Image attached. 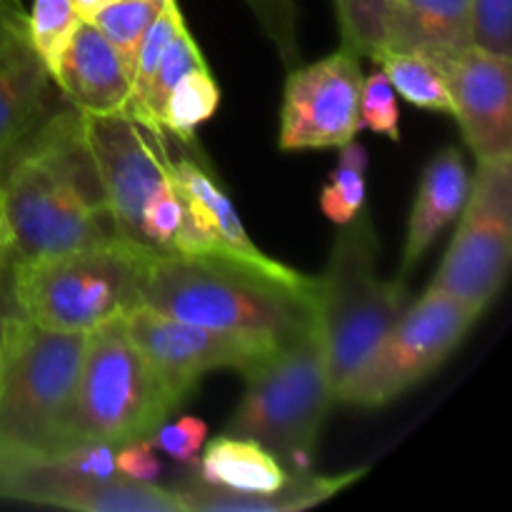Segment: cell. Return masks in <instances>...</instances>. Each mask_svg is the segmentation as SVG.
Returning a JSON list of instances; mask_svg holds the SVG:
<instances>
[{
    "label": "cell",
    "instance_id": "cell-5",
    "mask_svg": "<svg viewBox=\"0 0 512 512\" xmlns=\"http://www.w3.org/2000/svg\"><path fill=\"white\" fill-rule=\"evenodd\" d=\"M153 255L113 240L13 263L15 305L23 318L40 328L90 333L138 308Z\"/></svg>",
    "mask_w": 512,
    "mask_h": 512
},
{
    "label": "cell",
    "instance_id": "cell-9",
    "mask_svg": "<svg viewBox=\"0 0 512 512\" xmlns=\"http://www.w3.org/2000/svg\"><path fill=\"white\" fill-rule=\"evenodd\" d=\"M475 320L478 313L468 305L428 288L335 388V400L358 408H380L400 398L453 355Z\"/></svg>",
    "mask_w": 512,
    "mask_h": 512
},
{
    "label": "cell",
    "instance_id": "cell-8",
    "mask_svg": "<svg viewBox=\"0 0 512 512\" xmlns=\"http://www.w3.org/2000/svg\"><path fill=\"white\" fill-rule=\"evenodd\" d=\"M0 498L83 512H185L173 488L118 475L115 448L103 443L53 458L0 460Z\"/></svg>",
    "mask_w": 512,
    "mask_h": 512
},
{
    "label": "cell",
    "instance_id": "cell-29",
    "mask_svg": "<svg viewBox=\"0 0 512 512\" xmlns=\"http://www.w3.org/2000/svg\"><path fill=\"white\" fill-rule=\"evenodd\" d=\"M183 28H185V20L178 8V0H165L160 13L155 15L150 28L145 30L143 43H140L138 48V58H135V68H133V90H130L128 113H133V110L143 103L145 93H148L150 88V80H153L155 68H158L165 48H168L170 40H173Z\"/></svg>",
    "mask_w": 512,
    "mask_h": 512
},
{
    "label": "cell",
    "instance_id": "cell-33",
    "mask_svg": "<svg viewBox=\"0 0 512 512\" xmlns=\"http://www.w3.org/2000/svg\"><path fill=\"white\" fill-rule=\"evenodd\" d=\"M360 128H370L373 133L385 135V138L400 140L398 93L388 83L383 70H375L368 78H363V90H360Z\"/></svg>",
    "mask_w": 512,
    "mask_h": 512
},
{
    "label": "cell",
    "instance_id": "cell-23",
    "mask_svg": "<svg viewBox=\"0 0 512 512\" xmlns=\"http://www.w3.org/2000/svg\"><path fill=\"white\" fill-rule=\"evenodd\" d=\"M220 103V88L205 68L190 70L175 83L160 110L158 125L165 135L180 140L183 145L195 143V130L200 123L213 118Z\"/></svg>",
    "mask_w": 512,
    "mask_h": 512
},
{
    "label": "cell",
    "instance_id": "cell-35",
    "mask_svg": "<svg viewBox=\"0 0 512 512\" xmlns=\"http://www.w3.org/2000/svg\"><path fill=\"white\" fill-rule=\"evenodd\" d=\"M115 470L123 478L140 480V483H155L158 475L163 473V465L158 463V458L153 453V445L145 438L115 448Z\"/></svg>",
    "mask_w": 512,
    "mask_h": 512
},
{
    "label": "cell",
    "instance_id": "cell-26",
    "mask_svg": "<svg viewBox=\"0 0 512 512\" xmlns=\"http://www.w3.org/2000/svg\"><path fill=\"white\" fill-rule=\"evenodd\" d=\"M163 5L165 0H108L98 13H93V18H88L118 50L130 75H133L145 30L150 28Z\"/></svg>",
    "mask_w": 512,
    "mask_h": 512
},
{
    "label": "cell",
    "instance_id": "cell-1",
    "mask_svg": "<svg viewBox=\"0 0 512 512\" xmlns=\"http://www.w3.org/2000/svg\"><path fill=\"white\" fill-rule=\"evenodd\" d=\"M0 223L10 263L120 240L78 110L48 113L3 155Z\"/></svg>",
    "mask_w": 512,
    "mask_h": 512
},
{
    "label": "cell",
    "instance_id": "cell-24",
    "mask_svg": "<svg viewBox=\"0 0 512 512\" xmlns=\"http://www.w3.org/2000/svg\"><path fill=\"white\" fill-rule=\"evenodd\" d=\"M343 48L358 58L378 60L388 50L390 23L398 0H333Z\"/></svg>",
    "mask_w": 512,
    "mask_h": 512
},
{
    "label": "cell",
    "instance_id": "cell-2",
    "mask_svg": "<svg viewBox=\"0 0 512 512\" xmlns=\"http://www.w3.org/2000/svg\"><path fill=\"white\" fill-rule=\"evenodd\" d=\"M315 283H285L215 255L158 253L145 270L140 305L220 333L283 345L318 315Z\"/></svg>",
    "mask_w": 512,
    "mask_h": 512
},
{
    "label": "cell",
    "instance_id": "cell-7",
    "mask_svg": "<svg viewBox=\"0 0 512 512\" xmlns=\"http://www.w3.org/2000/svg\"><path fill=\"white\" fill-rule=\"evenodd\" d=\"M178 408L153 365L125 330L123 318L90 330L75 400L78 443L120 448L145 440Z\"/></svg>",
    "mask_w": 512,
    "mask_h": 512
},
{
    "label": "cell",
    "instance_id": "cell-28",
    "mask_svg": "<svg viewBox=\"0 0 512 512\" xmlns=\"http://www.w3.org/2000/svg\"><path fill=\"white\" fill-rule=\"evenodd\" d=\"M80 20H83V15L78 13L73 0H33L30 13H25L30 48L35 50V55L43 60L50 73H53L68 40L73 38Z\"/></svg>",
    "mask_w": 512,
    "mask_h": 512
},
{
    "label": "cell",
    "instance_id": "cell-34",
    "mask_svg": "<svg viewBox=\"0 0 512 512\" xmlns=\"http://www.w3.org/2000/svg\"><path fill=\"white\" fill-rule=\"evenodd\" d=\"M148 440L153 450H163L165 455L183 465H195L208 440V425L193 415H183L175 423L160 425Z\"/></svg>",
    "mask_w": 512,
    "mask_h": 512
},
{
    "label": "cell",
    "instance_id": "cell-30",
    "mask_svg": "<svg viewBox=\"0 0 512 512\" xmlns=\"http://www.w3.org/2000/svg\"><path fill=\"white\" fill-rule=\"evenodd\" d=\"M180 218H183V203H180V190L170 170L168 178L160 183L153 198L148 200L140 218V245L150 253H168L178 233Z\"/></svg>",
    "mask_w": 512,
    "mask_h": 512
},
{
    "label": "cell",
    "instance_id": "cell-40",
    "mask_svg": "<svg viewBox=\"0 0 512 512\" xmlns=\"http://www.w3.org/2000/svg\"><path fill=\"white\" fill-rule=\"evenodd\" d=\"M18 25H23V23H18ZM13 28H15V25H13ZM8 30H10V28H5V30H0V35H3V33H8Z\"/></svg>",
    "mask_w": 512,
    "mask_h": 512
},
{
    "label": "cell",
    "instance_id": "cell-10",
    "mask_svg": "<svg viewBox=\"0 0 512 512\" xmlns=\"http://www.w3.org/2000/svg\"><path fill=\"white\" fill-rule=\"evenodd\" d=\"M460 225L430 288L483 313L508 278L512 255V155L478 160Z\"/></svg>",
    "mask_w": 512,
    "mask_h": 512
},
{
    "label": "cell",
    "instance_id": "cell-21",
    "mask_svg": "<svg viewBox=\"0 0 512 512\" xmlns=\"http://www.w3.org/2000/svg\"><path fill=\"white\" fill-rule=\"evenodd\" d=\"M275 455L253 440L218 435L203 448L198 478L213 488L248 495H275L293 480Z\"/></svg>",
    "mask_w": 512,
    "mask_h": 512
},
{
    "label": "cell",
    "instance_id": "cell-18",
    "mask_svg": "<svg viewBox=\"0 0 512 512\" xmlns=\"http://www.w3.org/2000/svg\"><path fill=\"white\" fill-rule=\"evenodd\" d=\"M468 193L470 173L458 148H445L443 153H438L425 165L423 175H420L413 213H410L400 275H408L410 268L438 240V235L453 220H458V215L465 208V200H468Z\"/></svg>",
    "mask_w": 512,
    "mask_h": 512
},
{
    "label": "cell",
    "instance_id": "cell-31",
    "mask_svg": "<svg viewBox=\"0 0 512 512\" xmlns=\"http://www.w3.org/2000/svg\"><path fill=\"white\" fill-rule=\"evenodd\" d=\"M470 35L475 48L510 58L512 0H470Z\"/></svg>",
    "mask_w": 512,
    "mask_h": 512
},
{
    "label": "cell",
    "instance_id": "cell-3",
    "mask_svg": "<svg viewBox=\"0 0 512 512\" xmlns=\"http://www.w3.org/2000/svg\"><path fill=\"white\" fill-rule=\"evenodd\" d=\"M88 333H60L13 315L0 360V460L75 448V400Z\"/></svg>",
    "mask_w": 512,
    "mask_h": 512
},
{
    "label": "cell",
    "instance_id": "cell-25",
    "mask_svg": "<svg viewBox=\"0 0 512 512\" xmlns=\"http://www.w3.org/2000/svg\"><path fill=\"white\" fill-rule=\"evenodd\" d=\"M195 68H205L203 50H200V45L195 43L190 30L183 28L173 40H170L168 48H165L163 58H160L158 68H155L153 80H150V88L148 93H145L143 103H140L130 115H133L135 120H140L143 125H148L150 130L163 133L158 125L160 110H163L165 100H168L170 90L175 88V83Z\"/></svg>",
    "mask_w": 512,
    "mask_h": 512
},
{
    "label": "cell",
    "instance_id": "cell-4",
    "mask_svg": "<svg viewBox=\"0 0 512 512\" xmlns=\"http://www.w3.org/2000/svg\"><path fill=\"white\" fill-rule=\"evenodd\" d=\"M245 393L225 435L253 440L293 473L313 463V448L335 400L328 350L313 323L245 370Z\"/></svg>",
    "mask_w": 512,
    "mask_h": 512
},
{
    "label": "cell",
    "instance_id": "cell-22",
    "mask_svg": "<svg viewBox=\"0 0 512 512\" xmlns=\"http://www.w3.org/2000/svg\"><path fill=\"white\" fill-rule=\"evenodd\" d=\"M375 63L380 65L395 93L403 95L408 103L435 113H453L443 65L435 58L408 50H385Z\"/></svg>",
    "mask_w": 512,
    "mask_h": 512
},
{
    "label": "cell",
    "instance_id": "cell-15",
    "mask_svg": "<svg viewBox=\"0 0 512 512\" xmlns=\"http://www.w3.org/2000/svg\"><path fill=\"white\" fill-rule=\"evenodd\" d=\"M50 75L70 108L80 115L128 113L133 75L90 20H80Z\"/></svg>",
    "mask_w": 512,
    "mask_h": 512
},
{
    "label": "cell",
    "instance_id": "cell-16",
    "mask_svg": "<svg viewBox=\"0 0 512 512\" xmlns=\"http://www.w3.org/2000/svg\"><path fill=\"white\" fill-rule=\"evenodd\" d=\"M170 170H173V178L178 180L180 188L198 203L200 213H203L210 233L218 240L220 255H223L225 260H235V263L248 265V268L260 270V273L265 275H273V278L285 280V283H313L315 278L298 273V270L288 268V265L280 263V260L270 258V255H265L263 250L248 238L233 200H230L228 193L220 188V183L215 180V175L210 173L208 165L200 163L190 150L173 155V158H170Z\"/></svg>",
    "mask_w": 512,
    "mask_h": 512
},
{
    "label": "cell",
    "instance_id": "cell-32",
    "mask_svg": "<svg viewBox=\"0 0 512 512\" xmlns=\"http://www.w3.org/2000/svg\"><path fill=\"white\" fill-rule=\"evenodd\" d=\"M260 28L265 30L270 43L278 50L280 60L288 68L298 65V5L295 0H245Z\"/></svg>",
    "mask_w": 512,
    "mask_h": 512
},
{
    "label": "cell",
    "instance_id": "cell-37",
    "mask_svg": "<svg viewBox=\"0 0 512 512\" xmlns=\"http://www.w3.org/2000/svg\"><path fill=\"white\" fill-rule=\"evenodd\" d=\"M25 23V13L20 8V0H0V30L13 28V25Z\"/></svg>",
    "mask_w": 512,
    "mask_h": 512
},
{
    "label": "cell",
    "instance_id": "cell-38",
    "mask_svg": "<svg viewBox=\"0 0 512 512\" xmlns=\"http://www.w3.org/2000/svg\"><path fill=\"white\" fill-rule=\"evenodd\" d=\"M105 3H108V0H73V5L78 8V13L83 15L85 20L93 18V13H98Z\"/></svg>",
    "mask_w": 512,
    "mask_h": 512
},
{
    "label": "cell",
    "instance_id": "cell-11",
    "mask_svg": "<svg viewBox=\"0 0 512 512\" xmlns=\"http://www.w3.org/2000/svg\"><path fill=\"white\" fill-rule=\"evenodd\" d=\"M83 123L115 230L120 240L143 248L140 218L148 200L170 175L173 150L168 135L150 130L130 113L83 115Z\"/></svg>",
    "mask_w": 512,
    "mask_h": 512
},
{
    "label": "cell",
    "instance_id": "cell-17",
    "mask_svg": "<svg viewBox=\"0 0 512 512\" xmlns=\"http://www.w3.org/2000/svg\"><path fill=\"white\" fill-rule=\"evenodd\" d=\"M50 70L30 48L28 28L0 35V155L48 115Z\"/></svg>",
    "mask_w": 512,
    "mask_h": 512
},
{
    "label": "cell",
    "instance_id": "cell-39",
    "mask_svg": "<svg viewBox=\"0 0 512 512\" xmlns=\"http://www.w3.org/2000/svg\"><path fill=\"white\" fill-rule=\"evenodd\" d=\"M10 263V255H8V240H5V230L3 223H0V273L5 270V265Z\"/></svg>",
    "mask_w": 512,
    "mask_h": 512
},
{
    "label": "cell",
    "instance_id": "cell-12",
    "mask_svg": "<svg viewBox=\"0 0 512 512\" xmlns=\"http://www.w3.org/2000/svg\"><path fill=\"white\" fill-rule=\"evenodd\" d=\"M123 323L135 348L153 365L178 403L210 370L235 368L245 373L278 348L268 340L185 323L145 305L125 313Z\"/></svg>",
    "mask_w": 512,
    "mask_h": 512
},
{
    "label": "cell",
    "instance_id": "cell-14",
    "mask_svg": "<svg viewBox=\"0 0 512 512\" xmlns=\"http://www.w3.org/2000/svg\"><path fill=\"white\" fill-rule=\"evenodd\" d=\"M453 113L478 160L512 155V68L510 58L470 48L443 60Z\"/></svg>",
    "mask_w": 512,
    "mask_h": 512
},
{
    "label": "cell",
    "instance_id": "cell-13",
    "mask_svg": "<svg viewBox=\"0 0 512 512\" xmlns=\"http://www.w3.org/2000/svg\"><path fill=\"white\" fill-rule=\"evenodd\" d=\"M360 90L363 70L358 55L345 48L318 63L290 68L280 110V148H340L355 140L360 130Z\"/></svg>",
    "mask_w": 512,
    "mask_h": 512
},
{
    "label": "cell",
    "instance_id": "cell-20",
    "mask_svg": "<svg viewBox=\"0 0 512 512\" xmlns=\"http://www.w3.org/2000/svg\"><path fill=\"white\" fill-rule=\"evenodd\" d=\"M473 45L470 0H398L390 23L388 50L453 58Z\"/></svg>",
    "mask_w": 512,
    "mask_h": 512
},
{
    "label": "cell",
    "instance_id": "cell-27",
    "mask_svg": "<svg viewBox=\"0 0 512 512\" xmlns=\"http://www.w3.org/2000/svg\"><path fill=\"white\" fill-rule=\"evenodd\" d=\"M365 170H368V150L355 140L340 145L338 168L320 193V208L325 218L343 225L363 210Z\"/></svg>",
    "mask_w": 512,
    "mask_h": 512
},
{
    "label": "cell",
    "instance_id": "cell-41",
    "mask_svg": "<svg viewBox=\"0 0 512 512\" xmlns=\"http://www.w3.org/2000/svg\"><path fill=\"white\" fill-rule=\"evenodd\" d=\"M3 155H5V153H3ZM3 155H0V160H3Z\"/></svg>",
    "mask_w": 512,
    "mask_h": 512
},
{
    "label": "cell",
    "instance_id": "cell-6",
    "mask_svg": "<svg viewBox=\"0 0 512 512\" xmlns=\"http://www.w3.org/2000/svg\"><path fill=\"white\" fill-rule=\"evenodd\" d=\"M378 238L373 220L360 210L340 225L323 278H315L318 325L338 388L405 313L400 280H383L375 268Z\"/></svg>",
    "mask_w": 512,
    "mask_h": 512
},
{
    "label": "cell",
    "instance_id": "cell-19",
    "mask_svg": "<svg viewBox=\"0 0 512 512\" xmlns=\"http://www.w3.org/2000/svg\"><path fill=\"white\" fill-rule=\"evenodd\" d=\"M358 478L360 473L310 475L303 470V473H295L280 493L248 495L213 488L195 475V478H185L183 483L173 485V490L185 512H293L325 503Z\"/></svg>",
    "mask_w": 512,
    "mask_h": 512
},
{
    "label": "cell",
    "instance_id": "cell-36",
    "mask_svg": "<svg viewBox=\"0 0 512 512\" xmlns=\"http://www.w3.org/2000/svg\"><path fill=\"white\" fill-rule=\"evenodd\" d=\"M15 313H18V305H15L13 295V263H8L0 273V360H3L5 338H8L10 320Z\"/></svg>",
    "mask_w": 512,
    "mask_h": 512
}]
</instances>
